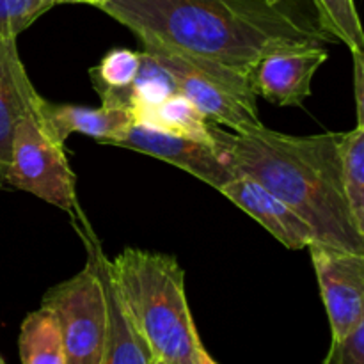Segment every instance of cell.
<instances>
[{
  "label": "cell",
  "mask_w": 364,
  "mask_h": 364,
  "mask_svg": "<svg viewBox=\"0 0 364 364\" xmlns=\"http://www.w3.org/2000/svg\"><path fill=\"white\" fill-rule=\"evenodd\" d=\"M142 45L249 73L263 55L333 41L302 0H105L98 7Z\"/></svg>",
  "instance_id": "6da1fadb"
},
{
  "label": "cell",
  "mask_w": 364,
  "mask_h": 364,
  "mask_svg": "<svg viewBox=\"0 0 364 364\" xmlns=\"http://www.w3.org/2000/svg\"><path fill=\"white\" fill-rule=\"evenodd\" d=\"M215 148L237 174L252 178L297 212L315 233V242L364 252L341 183L340 134L299 137L265 124L245 134L212 124Z\"/></svg>",
  "instance_id": "7a4b0ae2"
},
{
  "label": "cell",
  "mask_w": 364,
  "mask_h": 364,
  "mask_svg": "<svg viewBox=\"0 0 364 364\" xmlns=\"http://www.w3.org/2000/svg\"><path fill=\"white\" fill-rule=\"evenodd\" d=\"M110 277L151 358L164 364H199L203 347L176 256L124 247L107 258Z\"/></svg>",
  "instance_id": "3957f363"
},
{
  "label": "cell",
  "mask_w": 364,
  "mask_h": 364,
  "mask_svg": "<svg viewBox=\"0 0 364 364\" xmlns=\"http://www.w3.org/2000/svg\"><path fill=\"white\" fill-rule=\"evenodd\" d=\"M142 46L169 75L176 92L194 103L206 119L235 134L262 127L256 103L258 96L252 91L247 73L159 46Z\"/></svg>",
  "instance_id": "277c9868"
},
{
  "label": "cell",
  "mask_w": 364,
  "mask_h": 364,
  "mask_svg": "<svg viewBox=\"0 0 364 364\" xmlns=\"http://www.w3.org/2000/svg\"><path fill=\"white\" fill-rule=\"evenodd\" d=\"M87 262L78 274L50 288L41 306L55 315L66 364H102L109 338V313L95 255V235H84Z\"/></svg>",
  "instance_id": "5b68a950"
},
{
  "label": "cell",
  "mask_w": 364,
  "mask_h": 364,
  "mask_svg": "<svg viewBox=\"0 0 364 364\" xmlns=\"http://www.w3.org/2000/svg\"><path fill=\"white\" fill-rule=\"evenodd\" d=\"M75 181L77 178L68 162L64 146L45 134L36 110H31L14 128L4 185L28 192L75 219L80 215Z\"/></svg>",
  "instance_id": "8992f818"
},
{
  "label": "cell",
  "mask_w": 364,
  "mask_h": 364,
  "mask_svg": "<svg viewBox=\"0 0 364 364\" xmlns=\"http://www.w3.org/2000/svg\"><path fill=\"white\" fill-rule=\"evenodd\" d=\"M326 306L333 340L364 322V252H350L311 242L308 245Z\"/></svg>",
  "instance_id": "52a82bcc"
},
{
  "label": "cell",
  "mask_w": 364,
  "mask_h": 364,
  "mask_svg": "<svg viewBox=\"0 0 364 364\" xmlns=\"http://www.w3.org/2000/svg\"><path fill=\"white\" fill-rule=\"evenodd\" d=\"M109 146L132 149V151L164 160L178 169L187 171L188 174L215 191H220L224 185L230 183L237 176L233 167L210 142L171 135L144 127V124L132 123L128 130Z\"/></svg>",
  "instance_id": "ba28073f"
},
{
  "label": "cell",
  "mask_w": 364,
  "mask_h": 364,
  "mask_svg": "<svg viewBox=\"0 0 364 364\" xmlns=\"http://www.w3.org/2000/svg\"><path fill=\"white\" fill-rule=\"evenodd\" d=\"M329 59L326 46L283 48L263 55L249 70L256 96L279 107H301L311 96V82Z\"/></svg>",
  "instance_id": "9c48e42d"
},
{
  "label": "cell",
  "mask_w": 364,
  "mask_h": 364,
  "mask_svg": "<svg viewBox=\"0 0 364 364\" xmlns=\"http://www.w3.org/2000/svg\"><path fill=\"white\" fill-rule=\"evenodd\" d=\"M219 192L290 251H302L315 242V233L309 224L252 178L237 174Z\"/></svg>",
  "instance_id": "30bf717a"
},
{
  "label": "cell",
  "mask_w": 364,
  "mask_h": 364,
  "mask_svg": "<svg viewBox=\"0 0 364 364\" xmlns=\"http://www.w3.org/2000/svg\"><path fill=\"white\" fill-rule=\"evenodd\" d=\"M34 110L45 134L60 146H66L71 134L87 135L100 144H110L134 123L132 110L53 103L43 96L38 98Z\"/></svg>",
  "instance_id": "8fae6325"
},
{
  "label": "cell",
  "mask_w": 364,
  "mask_h": 364,
  "mask_svg": "<svg viewBox=\"0 0 364 364\" xmlns=\"http://www.w3.org/2000/svg\"><path fill=\"white\" fill-rule=\"evenodd\" d=\"M38 98L18 53L16 39L0 38V187L9 166L14 128L34 110Z\"/></svg>",
  "instance_id": "7c38bea8"
},
{
  "label": "cell",
  "mask_w": 364,
  "mask_h": 364,
  "mask_svg": "<svg viewBox=\"0 0 364 364\" xmlns=\"http://www.w3.org/2000/svg\"><path fill=\"white\" fill-rule=\"evenodd\" d=\"M95 255L100 279H102L103 291H105L107 313H109V338H107V348L102 364H151V352L135 329L134 322L114 287L109 267H107V256L103 255L96 238Z\"/></svg>",
  "instance_id": "4fadbf2b"
},
{
  "label": "cell",
  "mask_w": 364,
  "mask_h": 364,
  "mask_svg": "<svg viewBox=\"0 0 364 364\" xmlns=\"http://www.w3.org/2000/svg\"><path fill=\"white\" fill-rule=\"evenodd\" d=\"M134 123L155 128L171 135L198 139L215 146L212 135V121L206 119L198 107L188 102L180 92L166 96L159 103L148 107H139L132 110Z\"/></svg>",
  "instance_id": "5bb4252c"
},
{
  "label": "cell",
  "mask_w": 364,
  "mask_h": 364,
  "mask_svg": "<svg viewBox=\"0 0 364 364\" xmlns=\"http://www.w3.org/2000/svg\"><path fill=\"white\" fill-rule=\"evenodd\" d=\"M142 53L130 48H112L91 68L92 87L103 107L132 109L134 84L141 70Z\"/></svg>",
  "instance_id": "9a60e30c"
},
{
  "label": "cell",
  "mask_w": 364,
  "mask_h": 364,
  "mask_svg": "<svg viewBox=\"0 0 364 364\" xmlns=\"http://www.w3.org/2000/svg\"><path fill=\"white\" fill-rule=\"evenodd\" d=\"M18 347L21 364H66L59 323L45 306L25 316Z\"/></svg>",
  "instance_id": "2e32d148"
},
{
  "label": "cell",
  "mask_w": 364,
  "mask_h": 364,
  "mask_svg": "<svg viewBox=\"0 0 364 364\" xmlns=\"http://www.w3.org/2000/svg\"><path fill=\"white\" fill-rule=\"evenodd\" d=\"M341 183L358 230L364 235V127L340 134Z\"/></svg>",
  "instance_id": "e0dca14e"
},
{
  "label": "cell",
  "mask_w": 364,
  "mask_h": 364,
  "mask_svg": "<svg viewBox=\"0 0 364 364\" xmlns=\"http://www.w3.org/2000/svg\"><path fill=\"white\" fill-rule=\"evenodd\" d=\"M316 20L333 41L343 43L348 50H364V34L354 0H309Z\"/></svg>",
  "instance_id": "ac0fdd59"
},
{
  "label": "cell",
  "mask_w": 364,
  "mask_h": 364,
  "mask_svg": "<svg viewBox=\"0 0 364 364\" xmlns=\"http://www.w3.org/2000/svg\"><path fill=\"white\" fill-rule=\"evenodd\" d=\"M55 6V0H0V38L16 39Z\"/></svg>",
  "instance_id": "d6986e66"
},
{
  "label": "cell",
  "mask_w": 364,
  "mask_h": 364,
  "mask_svg": "<svg viewBox=\"0 0 364 364\" xmlns=\"http://www.w3.org/2000/svg\"><path fill=\"white\" fill-rule=\"evenodd\" d=\"M323 364H364V322L358 323L347 336L331 341Z\"/></svg>",
  "instance_id": "ffe728a7"
},
{
  "label": "cell",
  "mask_w": 364,
  "mask_h": 364,
  "mask_svg": "<svg viewBox=\"0 0 364 364\" xmlns=\"http://www.w3.org/2000/svg\"><path fill=\"white\" fill-rule=\"evenodd\" d=\"M354 59V98L358 127H364V50H350Z\"/></svg>",
  "instance_id": "44dd1931"
},
{
  "label": "cell",
  "mask_w": 364,
  "mask_h": 364,
  "mask_svg": "<svg viewBox=\"0 0 364 364\" xmlns=\"http://www.w3.org/2000/svg\"><path fill=\"white\" fill-rule=\"evenodd\" d=\"M57 6L59 4H87V6H95L98 7L100 6V0H55Z\"/></svg>",
  "instance_id": "7402d4cb"
},
{
  "label": "cell",
  "mask_w": 364,
  "mask_h": 364,
  "mask_svg": "<svg viewBox=\"0 0 364 364\" xmlns=\"http://www.w3.org/2000/svg\"><path fill=\"white\" fill-rule=\"evenodd\" d=\"M199 364H217L215 359L206 352V348H203L201 354H199Z\"/></svg>",
  "instance_id": "603a6c76"
},
{
  "label": "cell",
  "mask_w": 364,
  "mask_h": 364,
  "mask_svg": "<svg viewBox=\"0 0 364 364\" xmlns=\"http://www.w3.org/2000/svg\"><path fill=\"white\" fill-rule=\"evenodd\" d=\"M267 2H270V4H277V2H281V0H267Z\"/></svg>",
  "instance_id": "cb8c5ba5"
},
{
  "label": "cell",
  "mask_w": 364,
  "mask_h": 364,
  "mask_svg": "<svg viewBox=\"0 0 364 364\" xmlns=\"http://www.w3.org/2000/svg\"><path fill=\"white\" fill-rule=\"evenodd\" d=\"M151 364H164V363H160V361H156V359H153Z\"/></svg>",
  "instance_id": "d4e9b609"
},
{
  "label": "cell",
  "mask_w": 364,
  "mask_h": 364,
  "mask_svg": "<svg viewBox=\"0 0 364 364\" xmlns=\"http://www.w3.org/2000/svg\"><path fill=\"white\" fill-rule=\"evenodd\" d=\"M0 364H6V363H4V359H2V358H0Z\"/></svg>",
  "instance_id": "484cf974"
},
{
  "label": "cell",
  "mask_w": 364,
  "mask_h": 364,
  "mask_svg": "<svg viewBox=\"0 0 364 364\" xmlns=\"http://www.w3.org/2000/svg\"><path fill=\"white\" fill-rule=\"evenodd\" d=\"M103 2H105V0H100V6H102V4H103ZM100 6H98V7H100Z\"/></svg>",
  "instance_id": "4316f807"
}]
</instances>
